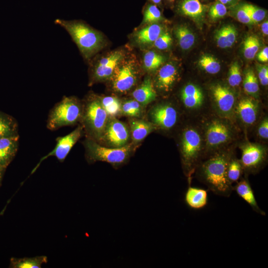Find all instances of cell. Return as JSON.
Segmentation results:
<instances>
[{
  "label": "cell",
  "mask_w": 268,
  "mask_h": 268,
  "mask_svg": "<svg viewBox=\"0 0 268 268\" xmlns=\"http://www.w3.org/2000/svg\"><path fill=\"white\" fill-rule=\"evenodd\" d=\"M232 157L227 152L216 153L200 162L195 170L199 180L216 195L229 197L233 191V186L227 178V167Z\"/></svg>",
  "instance_id": "cell-1"
},
{
  "label": "cell",
  "mask_w": 268,
  "mask_h": 268,
  "mask_svg": "<svg viewBox=\"0 0 268 268\" xmlns=\"http://www.w3.org/2000/svg\"><path fill=\"white\" fill-rule=\"evenodd\" d=\"M54 22L67 32L86 60L90 59L104 46L103 35L81 20L57 19Z\"/></svg>",
  "instance_id": "cell-2"
},
{
  "label": "cell",
  "mask_w": 268,
  "mask_h": 268,
  "mask_svg": "<svg viewBox=\"0 0 268 268\" xmlns=\"http://www.w3.org/2000/svg\"><path fill=\"white\" fill-rule=\"evenodd\" d=\"M82 110L78 100L64 96L51 110L47 120V128L55 130L76 123L81 117Z\"/></svg>",
  "instance_id": "cell-3"
},
{
  "label": "cell",
  "mask_w": 268,
  "mask_h": 268,
  "mask_svg": "<svg viewBox=\"0 0 268 268\" xmlns=\"http://www.w3.org/2000/svg\"><path fill=\"white\" fill-rule=\"evenodd\" d=\"M202 139L197 130L190 128L183 132L181 140V153L186 175L191 185V175L200 163Z\"/></svg>",
  "instance_id": "cell-4"
},
{
  "label": "cell",
  "mask_w": 268,
  "mask_h": 268,
  "mask_svg": "<svg viewBox=\"0 0 268 268\" xmlns=\"http://www.w3.org/2000/svg\"><path fill=\"white\" fill-rule=\"evenodd\" d=\"M85 146L90 160L105 161L113 165H120L125 162L132 150L130 144L109 148L103 146L90 139L85 141Z\"/></svg>",
  "instance_id": "cell-5"
},
{
  "label": "cell",
  "mask_w": 268,
  "mask_h": 268,
  "mask_svg": "<svg viewBox=\"0 0 268 268\" xmlns=\"http://www.w3.org/2000/svg\"><path fill=\"white\" fill-rule=\"evenodd\" d=\"M108 115L99 99H92L86 104L83 113L85 125L92 135L102 137L108 122Z\"/></svg>",
  "instance_id": "cell-6"
},
{
  "label": "cell",
  "mask_w": 268,
  "mask_h": 268,
  "mask_svg": "<svg viewBox=\"0 0 268 268\" xmlns=\"http://www.w3.org/2000/svg\"><path fill=\"white\" fill-rule=\"evenodd\" d=\"M241 151L240 161L246 175L257 173L266 164L267 150L261 145L248 143L241 147Z\"/></svg>",
  "instance_id": "cell-7"
},
{
  "label": "cell",
  "mask_w": 268,
  "mask_h": 268,
  "mask_svg": "<svg viewBox=\"0 0 268 268\" xmlns=\"http://www.w3.org/2000/svg\"><path fill=\"white\" fill-rule=\"evenodd\" d=\"M124 58L123 51L116 50L97 60L92 67V80L97 81L111 78Z\"/></svg>",
  "instance_id": "cell-8"
},
{
  "label": "cell",
  "mask_w": 268,
  "mask_h": 268,
  "mask_svg": "<svg viewBox=\"0 0 268 268\" xmlns=\"http://www.w3.org/2000/svg\"><path fill=\"white\" fill-rule=\"evenodd\" d=\"M137 72L133 61L122 62L111 78L114 91L123 93L130 90L135 84Z\"/></svg>",
  "instance_id": "cell-9"
},
{
  "label": "cell",
  "mask_w": 268,
  "mask_h": 268,
  "mask_svg": "<svg viewBox=\"0 0 268 268\" xmlns=\"http://www.w3.org/2000/svg\"><path fill=\"white\" fill-rule=\"evenodd\" d=\"M205 139L209 148L214 149L228 143L232 138V132L225 123L214 120L208 124L205 129Z\"/></svg>",
  "instance_id": "cell-10"
},
{
  "label": "cell",
  "mask_w": 268,
  "mask_h": 268,
  "mask_svg": "<svg viewBox=\"0 0 268 268\" xmlns=\"http://www.w3.org/2000/svg\"><path fill=\"white\" fill-rule=\"evenodd\" d=\"M211 93L215 106L220 113L228 115L235 107V96L227 87L216 83L211 87Z\"/></svg>",
  "instance_id": "cell-11"
},
{
  "label": "cell",
  "mask_w": 268,
  "mask_h": 268,
  "mask_svg": "<svg viewBox=\"0 0 268 268\" xmlns=\"http://www.w3.org/2000/svg\"><path fill=\"white\" fill-rule=\"evenodd\" d=\"M150 117L154 125L168 130L177 123L178 113L169 104H161L154 107L150 112Z\"/></svg>",
  "instance_id": "cell-12"
},
{
  "label": "cell",
  "mask_w": 268,
  "mask_h": 268,
  "mask_svg": "<svg viewBox=\"0 0 268 268\" xmlns=\"http://www.w3.org/2000/svg\"><path fill=\"white\" fill-rule=\"evenodd\" d=\"M102 137L114 147H122L126 145L129 138V132L125 124L113 119L108 121Z\"/></svg>",
  "instance_id": "cell-13"
},
{
  "label": "cell",
  "mask_w": 268,
  "mask_h": 268,
  "mask_svg": "<svg viewBox=\"0 0 268 268\" xmlns=\"http://www.w3.org/2000/svg\"><path fill=\"white\" fill-rule=\"evenodd\" d=\"M82 132V127H78L68 134L57 138V144L54 149L43 157L39 164L43 160L51 156H55L60 161L63 162L71 148L80 137ZM38 164V165H39Z\"/></svg>",
  "instance_id": "cell-14"
},
{
  "label": "cell",
  "mask_w": 268,
  "mask_h": 268,
  "mask_svg": "<svg viewBox=\"0 0 268 268\" xmlns=\"http://www.w3.org/2000/svg\"><path fill=\"white\" fill-rule=\"evenodd\" d=\"M236 111L241 122L246 125L251 126L257 120L259 105L253 98H243L236 105Z\"/></svg>",
  "instance_id": "cell-15"
},
{
  "label": "cell",
  "mask_w": 268,
  "mask_h": 268,
  "mask_svg": "<svg viewBox=\"0 0 268 268\" xmlns=\"http://www.w3.org/2000/svg\"><path fill=\"white\" fill-rule=\"evenodd\" d=\"M178 77V70L172 63L162 66L155 78L156 87L160 91L167 92L171 90Z\"/></svg>",
  "instance_id": "cell-16"
},
{
  "label": "cell",
  "mask_w": 268,
  "mask_h": 268,
  "mask_svg": "<svg viewBox=\"0 0 268 268\" xmlns=\"http://www.w3.org/2000/svg\"><path fill=\"white\" fill-rule=\"evenodd\" d=\"M179 12L195 21H201L208 9L200 0H181L178 5Z\"/></svg>",
  "instance_id": "cell-17"
},
{
  "label": "cell",
  "mask_w": 268,
  "mask_h": 268,
  "mask_svg": "<svg viewBox=\"0 0 268 268\" xmlns=\"http://www.w3.org/2000/svg\"><path fill=\"white\" fill-rule=\"evenodd\" d=\"M233 189L251 207L254 211L263 216L266 215V212L259 207L253 190L246 176L236 182Z\"/></svg>",
  "instance_id": "cell-18"
},
{
  "label": "cell",
  "mask_w": 268,
  "mask_h": 268,
  "mask_svg": "<svg viewBox=\"0 0 268 268\" xmlns=\"http://www.w3.org/2000/svg\"><path fill=\"white\" fill-rule=\"evenodd\" d=\"M181 98L184 106L190 109L200 107L204 99L201 89L192 83L187 84L183 88L181 92Z\"/></svg>",
  "instance_id": "cell-19"
},
{
  "label": "cell",
  "mask_w": 268,
  "mask_h": 268,
  "mask_svg": "<svg viewBox=\"0 0 268 268\" xmlns=\"http://www.w3.org/2000/svg\"><path fill=\"white\" fill-rule=\"evenodd\" d=\"M18 135L0 138V164L5 167L9 165L18 149Z\"/></svg>",
  "instance_id": "cell-20"
},
{
  "label": "cell",
  "mask_w": 268,
  "mask_h": 268,
  "mask_svg": "<svg viewBox=\"0 0 268 268\" xmlns=\"http://www.w3.org/2000/svg\"><path fill=\"white\" fill-rule=\"evenodd\" d=\"M163 26L159 23L148 24L137 31L134 35L136 43L141 45L153 44L164 31Z\"/></svg>",
  "instance_id": "cell-21"
},
{
  "label": "cell",
  "mask_w": 268,
  "mask_h": 268,
  "mask_svg": "<svg viewBox=\"0 0 268 268\" xmlns=\"http://www.w3.org/2000/svg\"><path fill=\"white\" fill-rule=\"evenodd\" d=\"M238 32L232 24H226L217 29L214 34V39L217 46L226 49L231 47L235 43Z\"/></svg>",
  "instance_id": "cell-22"
},
{
  "label": "cell",
  "mask_w": 268,
  "mask_h": 268,
  "mask_svg": "<svg viewBox=\"0 0 268 268\" xmlns=\"http://www.w3.org/2000/svg\"><path fill=\"white\" fill-rule=\"evenodd\" d=\"M134 99L141 105H146L155 100L156 93L152 80L146 77L142 83L132 93Z\"/></svg>",
  "instance_id": "cell-23"
},
{
  "label": "cell",
  "mask_w": 268,
  "mask_h": 268,
  "mask_svg": "<svg viewBox=\"0 0 268 268\" xmlns=\"http://www.w3.org/2000/svg\"><path fill=\"white\" fill-rule=\"evenodd\" d=\"M185 201L190 207L195 209H201L207 203V191L190 186L185 194Z\"/></svg>",
  "instance_id": "cell-24"
},
{
  "label": "cell",
  "mask_w": 268,
  "mask_h": 268,
  "mask_svg": "<svg viewBox=\"0 0 268 268\" xmlns=\"http://www.w3.org/2000/svg\"><path fill=\"white\" fill-rule=\"evenodd\" d=\"M130 125L132 139L135 142L143 140L155 129L153 124L141 120H133Z\"/></svg>",
  "instance_id": "cell-25"
},
{
  "label": "cell",
  "mask_w": 268,
  "mask_h": 268,
  "mask_svg": "<svg viewBox=\"0 0 268 268\" xmlns=\"http://www.w3.org/2000/svg\"><path fill=\"white\" fill-rule=\"evenodd\" d=\"M174 33L180 47L183 50L190 49L195 43L194 33L186 25L177 26L174 30Z\"/></svg>",
  "instance_id": "cell-26"
},
{
  "label": "cell",
  "mask_w": 268,
  "mask_h": 268,
  "mask_svg": "<svg viewBox=\"0 0 268 268\" xmlns=\"http://www.w3.org/2000/svg\"><path fill=\"white\" fill-rule=\"evenodd\" d=\"M47 262V257L45 256L30 258H11L10 268H40L42 265Z\"/></svg>",
  "instance_id": "cell-27"
},
{
  "label": "cell",
  "mask_w": 268,
  "mask_h": 268,
  "mask_svg": "<svg viewBox=\"0 0 268 268\" xmlns=\"http://www.w3.org/2000/svg\"><path fill=\"white\" fill-rule=\"evenodd\" d=\"M17 135L16 121L11 116L0 112V138Z\"/></svg>",
  "instance_id": "cell-28"
},
{
  "label": "cell",
  "mask_w": 268,
  "mask_h": 268,
  "mask_svg": "<svg viewBox=\"0 0 268 268\" xmlns=\"http://www.w3.org/2000/svg\"><path fill=\"white\" fill-rule=\"evenodd\" d=\"M165 61V57L153 51H148L143 56V66L148 71L153 72L160 67Z\"/></svg>",
  "instance_id": "cell-29"
},
{
  "label": "cell",
  "mask_w": 268,
  "mask_h": 268,
  "mask_svg": "<svg viewBox=\"0 0 268 268\" xmlns=\"http://www.w3.org/2000/svg\"><path fill=\"white\" fill-rule=\"evenodd\" d=\"M245 91L253 97L258 96L259 92V81L257 76L252 69H248L243 81Z\"/></svg>",
  "instance_id": "cell-30"
},
{
  "label": "cell",
  "mask_w": 268,
  "mask_h": 268,
  "mask_svg": "<svg viewBox=\"0 0 268 268\" xmlns=\"http://www.w3.org/2000/svg\"><path fill=\"white\" fill-rule=\"evenodd\" d=\"M104 109L109 117H114L121 112L122 104L116 97L106 96L99 99Z\"/></svg>",
  "instance_id": "cell-31"
},
{
  "label": "cell",
  "mask_w": 268,
  "mask_h": 268,
  "mask_svg": "<svg viewBox=\"0 0 268 268\" xmlns=\"http://www.w3.org/2000/svg\"><path fill=\"white\" fill-rule=\"evenodd\" d=\"M260 41L255 35L248 36L243 42V54L248 60L254 59L260 47Z\"/></svg>",
  "instance_id": "cell-32"
},
{
  "label": "cell",
  "mask_w": 268,
  "mask_h": 268,
  "mask_svg": "<svg viewBox=\"0 0 268 268\" xmlns=\"http://www.w3.org/2000/svg\"><path fill=\"white\" fill-rule=\"evenodd\" d=\"M198 64L202 69L211 74H216L221 68L219 62L209 55L202 56L198 61Z\"/></svg>",
  "instance_id": "cell-33"
},
{
  "label": "cell",
  "mask_w": 268,
  "mask_h": 268,
  "mask_svg": "<svg viewBox=\"0 0 268 268\" xmlns=\"http://www.w3.org/2000/svg\"><path fill=\"white\" fill-rule=\"evenodd\" d=\"M243 172L240 160L232 157L228 163L227 169V178L229 183L232 185L237 182Z\"/></svg>",
  "instance_id": "cell-34"
},
{
  "label": "cell",
  "mask_w": 268,
  "mask_h": 268,
  "mask_svg": "<svg viewBox=\"0 0 268 268\" xmlns=\"http://www.w3.org/2000/svg\"><path fill=\"white\" fill-rule=\"evenodd\" d=\"M163 19L162 13L156 4L147 5L143 12V23L147 25L158 23Z\"/></svg>",
  "instance_id": "cell-35"
},
{
  "label": "cell",
  "mask_w": 268,
  "mask_h": 268,
  "mask_svg": "<svg viewBox=\"0 0 268 268\" xmlns=\"http://www.w3.org/2000/svg\"><path fill=\"white\" fill-rule=\"evenodd\" d=\"M141 111V105L134 99L126 101L122 104L121 112L126 116L139 117Z\"/></svg>",
  "instance_id": "cell-36"
},
{
  "label": "cell",
  "mask_w": 268,
  "mask_h": 268,
  "mask_svg": "<svg viewBox=\"0 0 268 268\" xmlns=\"http://www.w3.org/2000/svg\"><path fill=\"white\" fill-rule=\"evenodd\" d=\"M242 4L253 24H257L262 21L266 17L267 11L265 9L249 3H244Z\"/></svg>",
  "instance_id": "cell-37"
},
{
  "label": "cell",
  "mask_w": 268,
  "mask_h": 268,
  "mask_svg": "<svg viewBox=\"0 0 268 268\" xmlns=\"http://www.w3.org/2000/svg\"><path fill=\"white\" fill-rule=\"evenodd\" d=\"M242 82L241 69L238 62L233 63L229 70L228 82L233 87L239 86Z\"/></svg>",
  "instance_id": "cell-38"
},
{
  "label": "cell",
  "mask_w": 268,
  "mask_h": 268,
  "mask_svg": "<svg viewBox=\"0 0 268 268\" xmlns=\"http://www.w3.org/2000/svg\"><path fill=\"white\" fill-rule=\"evenodd\" d=\"M231 13L241 23L245 24H253L248 12L243 6L242 3H237L231 6Z\"/></svg>",
  "instance_id": "cell-39"
},
{
  "label": "cell",
  "mask_w": 268,
  "mask_h": 268,
  "mask_svg": "<svg viewBox=\"0 0 268 268\" xmlns=\"http://www.w3.org/2000/svg\"><path fill=\"white\" fill-rule=\"evenodd\" d=\"M227 13V8L217 0L209 8L208 14L209 18L213 20L221 18Z\"/></svg>",
  "instance_id": "cell-40"
},
{
  "label": "cell",
  "mask_w": 268,
  "mask_h": 268,
  "mask_svg": "<svg viewBox=\"0 0 268 268\" xmlns=\"http://www.w3.org/2000/svg\"><path fill=\"white\" fill-rule=\"evenodd\" d=\"M172 43V38L170 34L164 31L153 42L154 46L161 50L169 49Z\"/></svg>",
  "instance_id": "cell-41"
},
{
  "label": "cell",
  "mask_w": 268,
  "mask_h": 268,
  "mask_svg": "<svg viewBox=\"0 0 268 268\" xmlns=\"http://www.w3.org/2000/svg\"><path fill=\"white\" fill-rule=\"evenodd\" d=\"M258 77L261 84L267 86L268 84V68L267 66L258 65Z\"/></svg>",
  "instance_id": "cell-42"
},
{
  "label": "cell",
  "mask_w": 268,
  "mask_h": 268,
  "mask_svg": "<svg viewBox=\"0 0 268 268\" xmlns=\"http://www.w3.org/2000/svg\"><path fill=\"white\" fill-rule=\"evenodd\" d=\"M258 134L263 139L268 138V119L265 118L260 124L258 128Z\"/></svg>",
  "instance_id": "cell-43"
},
{
  "label": "cell",
  "mask_w": 268,
  "mask_h": 268,
  "mask_svg": "<svg viewBox=\"0 0 268 268\" xmlns=\"http://www.w3.org/2000/svg\"><path fill=\"white\" fill-rule=\"evenodd\" d=\"M257 59L261 62L266 63L268 61V47H265L258 54H257Z\"/></svg>",
  "instance_id": "cell-44"
},
{
  "label": "cell",
  "mask_w": 268,
  "mask_h": 268,
  "mask_svg": "<svg viewBox=\"0 0 268 268\" xmlns=\"http://www.w3.org/2000/svg\"><path fill=\"white\" fill-rule=\"evenodd\" d=\"M221 3L225 5L226 6H229L230 7L237 4L239 0H218Z\"/></svg>",
  "instance_id": "cell-45"
},
{
  "label": "cell",
  "mask_w": 268,
  "mask_h": 268,
  "mask_svg": "<svg viewBox=\"0 0 268 268\" xmlns=\"http://www.w3.org/2000/svg\"><path fill=\"white\" fill-rule=\"evenodd\" d=\"M261 30L264 35H268V21L267 20L262 24Z\"/></svg>",
  "instance_id": "cell-46"
},
{
  "label": "cell",
  "mask_w": 268,
  "mask_h": 268,
  "mask_svg": "<svg viewBox=\"0 0 268 268\" xmlns=\"http://www.w3.org/2000/svg\"><path fill=\"white\" fill-rule=\"evenodd\" d=\"M5 169H6V167L0 164V185L1 184L2 176H3V173Z\"/></svg>",
  "instance_id": "cell-47"
},
{
  "label": "cell",
  "mask_w": 268,
  "mask_h": 268,
  "mask_svg": "<svg viewBox=\"0 0 268 268\" xmlns=\"http://www.w3.org/2000/svg\"><path fill=\"white\" fill-rule=\"evenodd\" d=\"M149 0L151 1L152 3H153L154 4H159L161 2V0Z\"/></svg>",
  "instance_id": "cell-48"
},
{
  "label": "cell",
  "mask_w": 268,
  "mask_h": 268,
  "mask_svg": "<svg viewBox=\"0 0 268 268\" xmlns=\"http://www.w3.org/2000/svg\"><path fill=\"white\" fill-rule=\"evenodd\" d=\"M167 1L170 2H173L175 1V0H166Z\"/></svg>",
  "instance_id": "cell-49"
},
{
  "label": "cell",
  "mask_w": 268,
  "mask_h": 268,
  "mask_svg": "<svg viewBox=\"0 0 268 268\" xmlns=\"http://www.w3.org/2000/svg\"><path fill=\"white\" fill-rule=\"evenodd\" d=\"M201 0L205 1V0Z\"/></svg>",
  "instance_id": "cell-50"
}]
</instances>
